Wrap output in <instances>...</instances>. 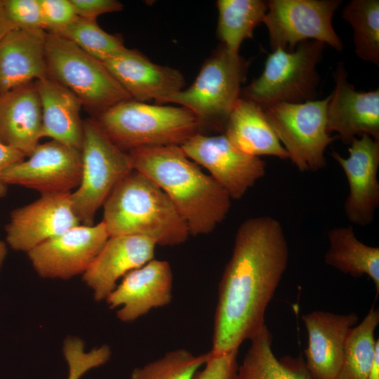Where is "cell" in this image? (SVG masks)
<instances>
[{
  "instance_id": "1",
  "label": "cell",
  "mask_w": 379,
  "mask_h": 379,
  "mask_svg": "<svg viewBox=\"0 0 379 379\" xmlns=\"http://www.w3.org/2000/svg\"><path fill=\"white\" fill-rule=\"evenodd\" d=\"M288 260L287 240L277 219L256 216L240 225L218 286L211 353L239 350L264 326Z\"/></svg>"
},
{
  "instance_id": "2",
  "label": "cell",
  "mask_w": 379,
  "mask_h": 379,
  "mask_svg": "<svg viewBox=\"0 0 379 379\" xmlns=\"http://www.w3.org/2000/svg\"><path fill=\"white\" fill-rule=\"evenodd\" d=\"M132 168L168 197L190 235L208 234L227 217L232 199L180 146L141 147L127 152Z\"/></svg>"
},
{
  "instance_id": "3",
  "label": "cell",
  "mask_w": 379,
  "mask_h": 379,
  "mask_svg": "<svg viewBox=\"0 0 379 379\" xmlns=\"http://www.w3.org/2000/svg\"><path fill=\"white\" fill-rule=\"evenodd\" d=\"M102 206V221L109 237L140 236L157 245L173 246L190 236L185 222L166 193L135 170L114 187Z\"/></svg>"
},
{
  "instance_id": "4",
  "label": "cell",
  "mask_w": 379,
  "mask_h": 379,
  "mask_svg": "<svg viewBox=\"0 0 379 379\" xmlns=\"http://www.w3.org/2000/svg\"><path fill=\"white\" fill-rule=\"evenodd\" d=\"M95 119L119 148L181 146L200 133L194 114L184 107L151 105L133 99L108 108Z\"/></svg>"
},
{
  "instance_id": "5",
  "label": "cell",
  "mask_w": 379,
  "mask_h": 379,
  "mask_svg": "<svg viewBox=\"0 0 379 379\" xmlns=\"http://www.w3.org/2000/svg\"><path fill=\"white\" fill-rule=\"evenodd\" d=\"M249 62L221 46L204 62L193 84L170 95L166 103H177L190 110L200 129L225 131L241 97Z\"/></svg>"
},
{
  "instance_id": "6",
  "label": "cell",
  "mask_w": 379,
  "mask_h": 379,
  "mask_svg": "<svg viewBox=\"0 0 379 379\" xmlns=\"http://www.w3.org/2000/svg\"><path fill=\"white\" fill-rule=\"evenodd\" d=\"M45 56L48 77L69 90L97 116L131 99L102 61L62 37L47 33Z\"/></svg>"
},
{
  "instance_id": "7",
  "label": "cell",
  "mask_w": 379,
  "mask_h": 379,
  "mask_svg": "<svg viewBox=\"0 0 379 379\" xmlns=\"http://www.w3.org/2000/svg\"><path fill=\"white\" fill-rule=\"evenodd\" d=\"M324 47V43L310 40L300 43L293 51L275 49L267 58L261 75L241 88V97L262 108L314 100L319 83L317 66Z\"/></svg>"
},
{
  "instance_id": "8",
  "label": "cell",
  "mask_w": 379,
  "mask_h": 379,
  "mask_svg": "<svg viewBox=\"0 0 379 379\" xmlns=\"http://www.w3.org/2000/svg\"><path fill=\"white\" fill-rule=\"evenodd\" d=\"M81 152V181L70 197L80 224L93 225L112 190L133 169L128 153L109 139L95 119L84 121Z\"/></svg>"
},
{
  "instance_id": "9",
  "label": "cell",
  "mask_w": 379,
  "mask_h": 379,
  "mask_svg": "<svg viewBox=\"0 0 379 379\" xmlns=\"http://www.w3.org/2000/svg\"><path fill=\"white\" fill-rule=\"evenodd\" d=\"M331 93L323 100L302 103L279 102L263 108L269 124L301 172L326 166V147L334 140L327 131V107Z\"/></svg>"
},
{
  "instance_id": "10",
  "label": "cell",
  "mask_w": 379,
  "mask_h": 379,
  "mask_svg": "<svg viewBox=\"0 0 379 379\" xmlns=\"http://www.w3.org/2000/svg\"><path fill=\"white\" fill-rule=\"evenodd\" d=\"M339 0H270L262 22L272 51H293L308 39L328 44L340 51L343 44L333 29L332 19Z\"/></svg>"
},
{
  "instance_id": "11",
  "label": "cell",
  "mask_w": 379,
  "mask_h": 379,
  "mask_svg": "<svg viewBox=\"0 0 379 379\" xmlns=\"http://www.w3.org/2000/svg\"><path fill=\"white\" fill-rule=\"evenodd\" d=\"M180 147L189 159L209 172L232 199L242 198L266 172L264 161L237 149L225 134L197 133Z\"/></svg>"
},
{
  "instance_id": "12",
  "label": "cell",
  "mask_w": 379,
  "mask_h": 379,
  "mask_svg": "<svg viewBox=\"0 0 379 379\" xmlns=\"http://www.w3.org/2000/svg\"><path fill=\"white\" fill-rule=\"evenodd\" d=\"M81 177V150L51 140L39 144L27 157L5 169L2 182L41 194L70 193Z\"/></svg>"
},
{
  "instance_id": "13",
  "label": "cell",
  "mask_w": 379,
  "mask_h": 379,
  "mask_svg": "<svg viewBox=\"0 0 379 379\" xmlns=\"http://www.w3.org/2000/svg\"><path fill=\"white\" fill-rule=\"evenodd\" d=\"M109 237L102 221L80 224L36 246L27 255L40 277L68 279L87 270Z\"/></svg>"
},
{
  "instance_id": "14",
  "label": "cell",
  "mask_w": 379,
  "mask_h": 379,
  "mask_svg": "<svg viewBox=\"0 0 379 379\" xmlns=\"http://www.w3.org/2000/svg\"><path fill=\"white\" fill-rule=\"evenodd\" d=\"M70 193L41 194L15 208L6 225V239L14 250L28 253L36 246L80 225Z\"/></svg>"
},
{
  "instance_id": "15",
  "label": "cell",
  "mask_w": 379,
  "mask_h": 379,
  "mask_svg": "<svg viewBox=\"0 0 379 379\" xmlns=\"http://www.w3.org/2000/svg\"><path fill=\"white\" fill-rule=\"evenodd\" d=\"M349 145L347 157L335 151L331 154L343 170L348 183L345 215L352 223L366 226L373 222L379 206V141L363 135L354 138Z\"/></svg>"
},
{
  "instance_id": "16",
  "label": "cell",
  "mask_w": 379,
  "mask_h": 379,
  "mask_svg": "<svg viewBox=\"0 0 379 379\" xmlns=\"http://www.w3.org/2000/svg\"><path fill=\"white\" fill-rule=\"evenodd\" d=\"M333 77L334 91L327 107V131L350 145L357 136L368 135L379 141V90L356 91L347 81L343 62L337 64Z\"/></svg>"
},
{
  "instance_id": "17",
  "label": "cell",
  "mask_w": 379,
  "mask_h": 379,
  "mask_svg": "<svg viewBox=\"0 0 379 379\" xmlns=\"http://www.w3.org/2000/svg\"><path fill=\"white\" fill-rule=\"evenodd\" d=\"M173 273L166 260L152 259L127 273L108 295L110 309L119 308L117 316L131 322L152 309L168 305L172 300Z\"/></svg>"
},
{
  "instance_id": "18",
  "label": "cell",
  "mask_w": 379,
  "mask_h": 379,
  "mask_svg": "<svg viewBox=\"0 0 379 379\" xmlns=\"http://www.w3.org/2000/svg\"><path fill=\"white\" fill-rule=\"evenodd\" d=\"M102 62L131 98L138 102L165 104L185 84L180 71L155 64L136 49L125 47Z\"/></svg>"
},
{
  "instance_id": "19",
  "label": "cell",
  "mask_w": 379,
  "mask_h": 379,
  "mask_svg": "<svg viewBox=\"0 0 379 379\" xmlns=\"http://www.w3.org/2000/svg\"><path fill=\"white\" fill-rule=\"evenodd\" d=\"M302 319L308 336L305 366L312 379H336L345 342L357 324V315L314 311L302 315Z\"/></svg>"
},
{
  "instance_id": "20",
  "label": "cell",
  "mask_w": 379,
  "mask_h": 379,
  "mask_svg": "<svg viewBox=\"0 0 379 379\" xmlns=\"http://www.w3.org/2000/svg\"><path fill=\"white\" fill-rule=\"evenodd\" d=\"M157 246L143 237L110 236L83 274V280L93 290L94 298L106 300L121 277L154 259Z\"/></svg>"
},
{
  "instance_id": "21",
  "label": "cell",
  "mask_w": 379,
  "mask_h": 379,
  "mask_svg": "<svg viewBox=\"0 0 379 379\" xmlns=\"http://www.w3.org/2000/svg\"><path fill=\"white\" fill-rule=\"evenodd\" d=\"M46 34L15 29L0 41V96L48 77Z\"/></svg>"
},
{
  "instance_id": "22",
  "label": "cell",
  "mask_w": 379,
  "mask_h": 379,
  "mask_svg": "<svg viewBox=\"0 0 379 379\" xmlns=\"http://www.w3.org/2000/svg\"><path fill=\"white\" fill-rule=\"evenodd\" d=\"M41 106L35 81L0 96V142L27 157L41 138Z\"/></svg>"
},
{
  "instance_id": "23",
  "label": "cell",
  "mask_w": 379,
  "mask_h": 379,
  "mask_svg": "<svg viewBox=\"0 0 379 379\" xmlns=\"http://www.w3.org/2000/svg\"><path fill=\"white\" fill-rule=\"evenodd\" d=\"M39 95L41 138L48 137L81 150L84 121L80 117L81 101L67 88L48 77L35 81Z\"/></svg>"
},
{
  "instance_id": "24",
  "label": "cell",
  "mask_w": 379,
  "mask_h": 379,
  "mask_svg": "<svg viewBox=\"0 0 379 379\" xmlns=\"http://www.w3.org/2000/svg\"><path fill=\"white\" fill-rule=\"evenodd\" d=\"M224 132L237 149L248 155L288 159V154L269 124L263 108L251 100L240 97Z\"/></svg>"
},
{
  "instance_id": "25",
  "label": "cell",
  "mask_w": 379,
  "mask_h": 379,
  "mask_svg": "<svg viewBox=\"0 0 379 379\" xmlns=\"http://www.w3.org/2000/svg\"><path fill=\"white\" fill-rule=\"evenodd\" d=\"M329 247L324 262L354 277L367 275L379 293V248L359 241L352 225L333 227L328 232Z\"/></svg>"
},
{
  "instance_id": "26",
  "label": "cell",
  "mask_w": 379,
  "mask_h": 379,
  "mask_svg": "<svg viewBox=\"0 0 379 379\" xmlns=\"http://www.w3.org/2000/svg\"><path fill=\"white\" fill-rule=\"evenodd\" d=\"M237 379H312L302 359L279 360L272 349V335L264 326L251 339Z\"/></svg>"
},
{
  "instance_id": "27",
  "label": "cell",
  "mask_w": 379,
  "mask_h": 379,
  "mask_svg": "<svg viewBox=\"0 0 379 379\" xmlns=\"http://www.w3.org/2000/svg\"><path fill=\"white\" fill-rule=\"evenodd\" d=\"M217 34L222 45L232 53H239L243 41L253 37L255 28L262 22L267 1L218 0Z\"/></svg>"
},
{
  "instance_id": "28",
  "label": "cell",
  "mask_w": 379,
  "mask_h": 379,
  "mask_svg": "<svg viewBox=\"0 0 379 379\" xmlns=\"http://www.w3.org/2000/svg\"><path fill=\"white\" fill-rule=\"evenodd\" d=\"M379 312L372 307L361 323L350 330L345 342L343 363L336 379H367L376 352L378 339L374 332Z\"/></svg>"
},
{
  "instance_id": "29",
  "label": "cell",
  "mask_w": 379,
  "mask_h": 379,
  "mask_svg": "<svg viewBox=\"0 0 379 379\" xmlns=\"http://www.w3.org/2000/svg\"><path fill=\"white\" fill-rule=\"evenodd\" d=\"M353 29L355 53L361 59L379 65V1L352 0L343 11Z\"/></svg>"
},
{
  "instance_id": "30",
  "label": "cell",
  "mask_w": 379,
  "mask_h": 379,
  "mask_svg": "<svg viewBox=\"0 0 379 379\" xmlns=\"http://www.w3.org/2000/svg\"><path fill=\"white\" fill-rule=\"evenodd\" d=\"M49 34V33H48ZM104 62L125 48L121 36L104 31L96 20L77 17L55 34Z\"/></svg>"
},
{
  "instance_id": "31",
  "label": "cell",
  "mask_w": 379,
  "mask_h": 379,
  "mask_svg": "<svg viewBox=\"0 0 379 379\" xmlns=\"http://www.w3.org/2000/svg\"><path fill=\"white\" fill-rule=\"evenodd\" d=\"M210 351L195 355L185 349H177L162 357L135 368L131 379H194L205 365Z\"/></svg>"
},
{
  "instance_id": "32",
  "label": "cell",
  "mask_w": 379,
  "mask_h": 379,
  "mask_svg": "<svg viewBox=\"0 0 379 379\" xmlns=\"http://www.w3.org/2000/svg\"><path fill=\"white\" fill-rule=\"evenodd\" d=\"M63 354L69 369L67 379H80L91 369L106 364L112 353L107 345L86 352L81 339L68 338L64 343Z\"/></svg>"
},
{
  "instance_id": "33",
  "label": "cell",
  "mask_w": 379,
  "mask_h": 379,
  "mask_svg": "<svg viewBox=\"0 0 379 379\" xmlns=\"http://www.w3.org/2000/svg\"><path fill=\"white\" fill-rule=\"evenodd\" d=\"M0 9L15 29L44 30L39 0H0Z\"/></svg>"
},
{
  "instance_id": "34",
  "label": "cell",
  "mask_w": 379,
  "mask_h": 379,
  "mask_svg": "<svg viewBox=\"0 0 379 379\" xmlns=\"http://www.w3.org/2000/svg\"><path fill=\"white\" fill-rule=\"evenodd\" d=\"M44 30L55 34L77 15L71 0H39Z\"/></svg>"
},
{
  "instance_id": "35",
  "label": "cell",
  "mask_w": 379,
  "mask_h": 379,
  "mask_svg": "<svg viewBox=\"0 0 379 379\" xmlns=\"http://www.w3.org/2000/svg\"><path fill=\"white\" fill-rule=\"evenodd\" d=\"M239 350L223 354H213L194 379H237Z\"/></svg>"
},
{
  "instance_id": "36",
  "label": "cell",
  "mask_w": 379,
  "mask_h": 379,
  "mask_svg": "<svg viewBox=\"0 0 379 379\" xmlns=\"http://www.w3.org/2000/svg\"><path fill=\"white\" fill-rule=\"evenodd\" d=\"M71 2L78 17L93 20L100 15L123 9L122 4L117 0H71Z\"/></svg>"
},
{
  "instance_id": "37",
  "label": "cell",
  "mask_w": 379,
  "mask_h": 379,
  "mask_svg": "<svg viewBox=\"0 0 379 379\" xmlns=\"http://www.w3.org/2000/svg\"><path fill=\"white\" fill-rule=\"evenodd\" d=\"M25 158V156L22 152L0 142V197H4L7 192V186L1 180L3 172L9 166Z\"/></svg>"
},
{
  "instance_id": "38",
  "label": "cell",
  "mask_w": 379,
  "mask_h": 379,
  "mask_svg": "<svg viewBox=\"0 0 379 379\" xmlns=\"http://www.w3.org/2000/svg\"><path fill=\"white\" fill-rule=\"evenodd\" d=\"M13 29H15L14 27L8 21L0 9V41Z\"/></svg>"
},
{
  "instance_id": "39",
  "label": "cell",
  "mask_w": 379,
  "mask_h": 379,
  "mask_svg": "<svg viewBox=\"0 0 379 379\" xmlns=\"http://www.w3.org/2000/svg\"><path fill=\"white\" fill-rule=\"evenodd\" d=\"M367 379H379V350L376 352Z\"/></svg>"
},
{
  "instance_id": "40",
  "label": "cell",
  "mask_w": 379,
  "mask_h": 379,
  "mask_svg": "<svg viewBox=\"0 0 379 379\" xmlns=\"http://www.w3.org/2000/svg\"><path fill=\"white\" fill-rule=\"evenodd\" d=\"M7 254L6 244L0 240V271Z\"/></svg>"
}]
</instances>
